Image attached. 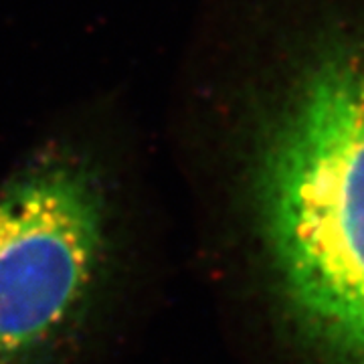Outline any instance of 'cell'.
Listing matches in <instances>:
<instances>
[{
  "label": "cell",
  "instance_id": "1",
  "mask_svg": "<svg viewBox=\"0 0 364 364\" xmlns=\"http://www.w3.org/2000/svg\"><path fill=\"white\" fill-rule=\"evenodd\" d=\"M253 196L301 340L320 364H364V28L301 55L261 130Z\"/></svg>",
  "mask_w": 364,
  "mask_h": 364
},
{
  "label": "cell",
  "instance_id": "2",
  "mask_svg": "<svg viewBox=\"0 0 364 364\" xmlns=\"http://www.w3.org/2000/svg\"><path fill=\"white\" fill-rule=\"evenodd\" d=\"M104 191L51 156L0 193V364H41L77 332L105 265Z\"/></svg>",
  "mask_w": 364,
  "mask_h": 364
}]
</instances>
